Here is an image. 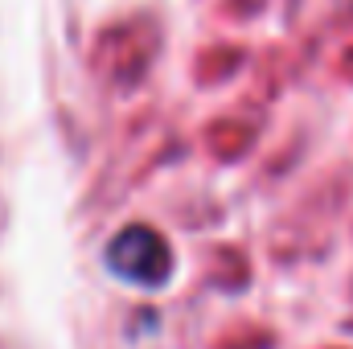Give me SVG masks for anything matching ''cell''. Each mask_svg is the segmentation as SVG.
Returning a JSON list of instances; mask_svg holds the SVG:
<instances>
[{
	"label": "cell",
	"instance_id": "6da1fadb",
	"mask_svg": "<svg viewBox=\"0 0 353 349\" xmlns=\"http://www.w3.org/2000/svg\"><path fill=\"white\" fill-rule=\"evenodd\" d=\"M107 263L119 279L136 283V288H157L169 279V243L152 230V226H128L111 239Z\"/></svg>",
	"mask_w": 353,
	"mask_h": 349
}]
</instances>
